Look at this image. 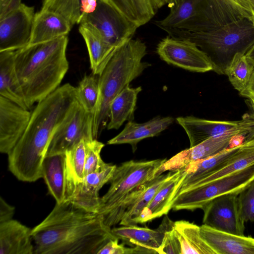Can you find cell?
<instances>
[{
  "label": "cell",
  "mask_w": 254,
  "mask_h": 254,
  "mask_svg": "<svg viewBox=\"0 0 254 254\" xmlns=\"http://www.w3.org/2000/svg\"><path fill=\"white\" fill-rule=\"evenodd\" d=\"M34 254H97L117 239L102 216L69 200L56 203L48 215L32 229Z\"/></svg>",
  "instance_id": "obj_1"
},
{
  "label": "cell",
  "mask_w": 254,
  "mask_h": 254,
  "mask_svg": "<svg viewBox=\"0 0 254 254\" xmlns=\"http://www.w3.org/2000/svg\"><path fill=\"white\" fill-rule=\"evenodd\" d=\"M77 100L76 88L66 83L38 103L24 133L7 154L8 169L18 180L34 182L43 178L51 140Z\"/></svg>",
  "instance_id": "obj_2"
},
{
  "label": "cell",
  "mask_w": 254,
  "mask_h": 254,
  "mask_svg": "<svg viewBox=\"0 0 254 254\" xmlns=\"http://www.w3.org/2000/svg\"><path fill=\"white\" fill-rule=\"evenodd\" d=\"M67 35L14 51L16 73L28 109L56 90L68 69Z\"/></svg>",
  "instance_id": "obj_3"
},
{
  "label": "cell",
  "mask_w": 254,
  "mask_h": 254,
  "mask_svg": "<svg viewBox=\"0 0 254 254\" xmlns=\"http://www.w3.org/2000/svg\"><path fill=\"white\" fill-rule=\"evenodd\" d=\"M146 53V46L143 42L131 39L118 49L98 75L99 96L93 114L94 139H97L107 125L112 100L150 65L142 61Z\"/></svg>",
  "instance_id": "obj_4"
},
{
  "label": "cell",
  "mask_w": 254,
  "mask_h": 254,
  "mask_svg": "<svg viewBox=\"0 0 254 254\" xmlns=\"http://www.w3.org/2000/svg\"><path fill=\"white\" fill-rule=\"evenodd\" d=\"M170 36L194 42L209 57L213 71L224 74L236 54H247L253 47L254 26L253 21L242 18L207 31L178 32Z\"/></svg>",
  "instance_id": "obj_5"
},
{
  "label": "cell",
  "mask_w": 254,
  "mask_h": 254,
  "mask_svg": "<svg viewBox=\"0 0 254 254\" xmlns=\"http://www.w3.org/2000/svg\"><path fill=\"white\" fill-rule=\"evenodd\" d=\"M166 161V159L143 161L130 160L116 166L109 182L110 187L100 198L97 212L102 216L104 223L140 186L157 177V171Z\"/></svg>",
  "instance_id": "obj_6"
},
{
  "label": "cell",
  "mask_w": 254,
  "mask_h": 254,
  "mask_svg": "<svg viewBox=\"0 0 254 254\" xmlns=\"http://www.w3.org/2000/svg\"><path fill=\"white\" fill-rule=\"evenodd\" d=\"M254 180V164L224 177L187 190L172 201L175 210L202 209L211 200L227 194H239Z\"/></svg>",
  "instance_id": "obj_7"
},
{
  "label": "cell",
  "mask_w": 254,
  "mask_h": 254,
  "mask_svg": "<svg viewBox=\"0 0 254 254\" xmlns=\"http://www.w3.org/2000/svg\"><path fill=\"white\" fill-rule=\"evenodd\" d=\"M80 23L95 28L110 45L117 48L132 39L139 28L125 14L115 0H98L95 10L84 14Z\"/></svg>",
  "instance_id": "obj_8"
},
{
  "label": "cell",
  "mask_w": 254,
  "mask_h": 254,
  "mask_svg": "<svg viewBox=\"0 0 254 254\" xmlns=\"http://www.w3.org/2000/svg\"><path fill=\"white\" fill-rule=\"evenodd\" d=\"M93 114L77 100L55 132L46 156L64 153L82 139L93 140Z\"/></svg>",
  "instance_id": "obj_9"
},
{
  "label": "cell",
  "mask_w": 254,
  "mask_h": 254,
  "mask_svg": "<svg viewBox=\"0 0 254 254\" xmlns=\"http://www.w3.org/2000/svg\"><path fill=\"white\" fill-rule=\"evenodd\" d=\"M156 52L168 64L197 72L213 70L207 55L193 41L168 36L158 43Z\"/></svg>",
  "instance_id": "obj_10"
},
{
  "label": "cell",
  "mask_w": 254,
  "mask_h": 254,
  "mask_svg": "<svg viewBox=\"0 0 254 254\" xmlns=\"http://www.w3.org/2000/svg\"><path fill=\"white\" fill-rule=\"evenodd\" d=\"M203 224L217 230L244 235L245 225L240 211L238 194L217 197L202 208Z\"/></svg>",
  "instance_id": "obj_11"
},
{
  "label": "cell",
  "mask_w": 254,
  "mask_h": 254,
  "mask_svg": "<svg viewBox=\"0 0 254 254\" xmlns=\"http://www.w3.org/2000/svg\"><path fill=\"white\" fill-rule=\"evenodd\" d=\"M35 13L33 6L21 3L0 19V52L15 51L29 44Z\"/></svg>",
  "instance_id": "obj_12"
},
{
  "label": "cell",
  "mask_w": 254,
  "mask_h": 254,
  "mask_svg": "<svg viewBox=\"0 0 254 254\" xmlns=\"http://www.w3.org/2000/svg\"><path fill=\"white\" fill-rule=\"evenodd\" d=\"M253 129L242 128L209 138L201 143L177 153L162 164L157 172L158 176L164 172L181 169L190 163L214 156L228 148L232 138L237 134L247 135Z\"/></svg>",
  "instance_id": "obj_13"
},
{
  "label": "cell",
  "mask_w": 254,
  "mask_h": 254,
  "mask_svg": "<svg viewBox=\"0 0 254 254\" xmlns=\"http://www.w3.org/2000/svg\"><path fill=\"white\" fill-rule=\"evenodd\" d=\"M178 123L186 131L193 147L205 140L242 128H254V115H247L237 121H213L194 116L179 117Z\"/></svg>",
  "instance_id": "obj_14"
},
{
  "label": "cell",
  "mask_w": 254,
  "mask_h": 254,
  "mask_svg": "<svg viewBox=\"0 0 254 254\" xmlns=\"http://www.w3.org/2000/svg\"><path fill=\"white\" fill-rule=\"evenodd\" d=\"M31 113L0 96V151L8 154L24 133Z\"/></svg>",
  "instance_id": "obj_15"
},
{
  "label": "cell",
  "mask_w": 254,
  "mask_h": 254,
  "mask_svg": "<svg viewBox=\"0 0 254 254\" xmlns=\"http://www.w3.org/2000/svg\"><path fill=\"white\" fill-rule=\"evenodd\" d=\"M173 222L166 215L156 229L136 225L124 226L111 229L113 235L124 244L134 245L146 250L149 254H157L166 233L173 228Z\"/></svg>",
  "instance_id": "obj_16"
},
{
  "label": "cell",
  "mask_w": 254,
  "mask_h": 254,
  "mask_svg": "<svg viewBox=\"0 0 254 254\" xmlns=\"http://www.w3.org/2000/svg\"><path fill=\"white\" fill-rule=\"evenodd\" d=\"M116 166L107 163L102 170L85 176L67 200L87 211L97 213L101 198L99 192L106 183L110 182Z\"/></svg>",
  "instance_id": "obj_17"
},
{
  "label": "cell",
  "mask_w": 254,
  "mask_h": 254,
  "mask_svg": "<svg viewBox=\"0 0 254 254\" xmlns=\"http://www.w3.org/2000/svg\"><path fill=\"white\" fill-rule=\"evenodd\" d=\"M242 18L226 0H199L198 15L190 28L194 32L207 31Z\"/></svg>",
  "instance_id": "obj_18"
},
{
  "label": "cell",
  "mask_w": 254,
  "mask_h": 254,
  "mask_svg": "<svg viewBox=\"0 0 254 254\" xmlns=\"http://www.w3.org/2000/svg\"><path fill=\"white\" fill-rule=\"evenodd\" d=\"M201 235L216 254H254V238L220 231L204 224Z\"/></svg>",
  "instance_id": "obj_19"
},
{
  "label": "cell",
  "mask_w": 254,
  "mask_h": 254,
  "mask_svg": "<svg viewBox=\"0 0 254 254\" xmlns=\"http://www.w3.org/2000/svg\"><path fill=\"white\" fill-rule=\"evenodd\" d=\"M32 229L14 219L0 223V254H34Z\"/></svg>",
  "instance_id": "obj_20"
},
{
  "label": "cell",
  "mask_w": 254,
  "mask_h": 254,
  "mask_svg": "<svg viewBox=\"0 0 254 254\" xmlns=\"http://www.w3.org/2000/svg\"><path fill=\"white\" fill-rule=\"evenodd\" d=\"M174 121L170 116L155 118L143 123L128 121L123 130L107 142L108 144H129L132 151L137 148V144L141 140L158 135Z\"/></svg>",
  "instance_id": "obj_21"
},
{
  "label": "cell",
  "mask_w": 254,
  "mask_h": 254,
  "mask_svg": "<svg viewBox=\"0 0 254 254\" xmlns=\"http://www.w3.org/2000/svg\"><path fill=\"white\" fill-rule=\"evenodd\" d=\"M241 145L228 147L214 156L191 162L184 167L185 175L176 189L173 200L179 194L189 189L197 181L220 168Z\"/></svg>",
  "instance_id": "obj_22"
},
{
  "label": "cell",
  "mask_w": 254,
  "mask_h": 254,
  "mask_svg": "<svg viewBox=\"0 0 254 254\" xmlns=\"http://www.w3.org/2000/svg\"><path fill=\"white\" fill-rule=\"evenodd\" d=\"M72 26L56 12L41 9L35 15L29 44L48 42L66 36Z\"/></svg>",
  "instance_id": "obj_23"
},
{
  "label": "cell",
  "mask_w": 254,
  "mask_h": 254,
  "mask_svg": "<svg viewBox=\"0 0 254 254\" xmlns=\"http://www.w3.org/2000/svg\"><path fill=\"white\" fill-rule=\"evenodd\" d=\"M79 24V32L86 45L92 73L99 75L120 48L110 45L92 26L86 23Z\"/></svg>",
  "instance_id": "obj_24"
},
{
  "label": "cell",
  "mask_w": 254,
  "mask_h": 254,
  "mask_svg": "<svg viewBox=\"0 0 254 254\" xmlns=\"http://www.w3.org/2000/svg\"><path fill=\"white\" fill-rule=\"evenodd\" d=\"M184 174V168L174 171L159 188L149 204L142 210L136 221V225L151 221L168 214L172 209V201L177 187Z\"/></svg>",
  "instance_id": "obj_25"
},
{
  "label": "cell",
  "mask_w": 254,
  "mask_h": 254,
  "mask_svg": "<svg viewBox=\"0 0 254 254\" xmlns=\"http://www.w3.org/2000/svg\"><path fill=\"white\" fill-rule=\"evenodd\" d=\"M43 178L49 193L56 203L67 199V181L65 154L46 156L42 165Z\"/></svg>",
  "instance_id": "obj_26"
},
{
  "label": "cell",
  "mask_w": 254,
  "mask_h": 254,
  "mask_svg": "<svg viewBox=\"0 0 254 254\" xmlns=\"http://www.w3.org/2000/svg\"><path fill=\"white\" fill-rule=\"evenodd\" d=\"M0 96L28 109L15 67L14 51L0 52Z\"/></svg>",
  "instance_id": "obj_27"
},
{
  "label": "cell",
  "mask_w": 254,
  "mask_h": 254,
  "mask_svg": "<svg viewBox=\"0 0 254 254\" xmlns=\"http://www.w3.org/2000/svg\"><path fill=\"white\" fill-rule=\"evenodd\" d=\"M253 164H254V140H245L220 168L197 181L187 190L235 173Z\"/></svg>",
  "instance_id": "obj_28"
},
{
  "label": "cell",
  "mask_w": 254,
  "mask_h": 254,
  "mask_svg": "<svg viewBox=\"0 0 254 254\" xmlns=\"http://www.w3.org/2000/svg\"><path fill=\"white\" fill-rule=\"evenodd\" d=\"M141 90V86L131 88L128 85L114 98L109 108L108 129H118L125 121L134 119L137 95Z\"/></svg>",
  "instance_id": "obj_29"
},
{
  "label": "cell",
  "mask_w": 254,
  "mask_h": 254,
  "mask_svg": "<svg viewBox=\"0 0 254 254\" xmlns=\"http://www.w3.org/2000/svg\"><path fill=\"white\" fill-rule=\"evenodd\" d=\"M174 229L181 246V254H216L206 242L200 226L185 220L174 222Z\"/></svg>",
  "instance_id": "obj_30"
},
{
  "label": "cell",
  "mask_w": 254,
  "mask_h": 254,
  "mask_svg": "<svg viewBox=\"0 0 254 254\" xmlns=\"http://www.w3.org/2000/svg\"><path fill=\"white\" fill-rule=\"evenodd\" d=\"M86 142L82 139L65 152L67 181L66 200L71 197L76 187L84 177Z\"/></svg>",
  "instance_id": "obj_31"
},
{
  "label": "cell",
  "mask_w": 254,
  "mask_h": 254,
  "mask_svg": "<svg viewBox=\"0 0 254 254\" xmlns=\"http://www.w3.org/2000/svg\"><path fill=\"white\" fill-rule=\"evenodd\" d=\"M254 71V58L243 53L236 54L226 67V74L233 86L240 92L248 85Z\"/></svg>",
  "instance_id": "obj_32"
},
{
  "label": "cell",
  "mask_w": 254,
  "mask_h": 254,
  "mask_svg": "<svg viewBox=\"0 0 254 254\" xmlns=\"http://www.w3.org/2000/svg\"><path fill=\"white\" fill-rule=\"evenodd\" d=\"M171 0H125L123 11L138 27L148 23Z\"/></svg>",
  "instance_id": "obj_33"
},
{
  "label": "cell",
  "mask_w": 254,
  "mask_h": 254,
  "mask_svg": "<svg viewBox=\"0 0 254 254\" xmlns=\"http://www.w3.org/2000/svg\"><path fill=\"white\" fill-rule=\"evenodd\" d=\"M199 0H185L179 5L170 8V12L164 18L155 24L168 34L184 23L195 17L198 13Z\"/></svg>",
  "instance_id": "obj_34"
},
{
  "label": "cell",
  "mask_w": 254,
  "mask_h": 254,
  "mask_svg": "<svg viewBox=\"0 0 254 254\" xmlns=\"http://www.w3.org/2000/svg\"><path fill=\"white\" fill-rule=\"evenodd\" d=\"M174 172L170 171L167 174H162L151 180L135 203L127 210L119 224L123 226L136 225V221L142 210L149 204L159 188Z\"/></svg>",
  "instance_id": "obj_35"
},
{
  "label": "cell",
  "mask_w": 254,
  "mask_h": 254,
  "mask_svg": "<svg viewBox=\"0 0 254 254\" xmlns=\"http://www.w3.org/2000/svg\"><path fill=\"white\" fill-rule=\"evenodd\" d=\"M94 74L84 76L76 88L79 103L89 112L94 114L99 99L98 77Z\"/></svg>",
  "instance_id": "obj_36"
},
{
  "label": "cell",
  "mask_w": 254,
  "mask_h": 254,
  "mask_svg": "<svg viewBox=\"0 0 254 254\" xmlns=\"http://www.w3.org/2000/svg\"><path fill=\"white\" fill-rule=\"evenodd\" d=\"M41 9L59 13L72 26L79 24L82 18L81 0H43Z\"/></svg>",
  "instance_id": "obj_37"
},
{
  "label": "cell",
  "mask_w": 254,
  "mask_h": 254,
  "mask_svg": "<svg viewBox=\"0 0 254 254\" xmlns=\"http://www.w3.org/2000/svg\"><path fill=\"white\" fill-rule=\"evenodd\" d=\"M104 144L96 139L86 141V152L84 176L103 169L107 164L101 158V152Z\"/></svg>",
  "instance_id": "obj_38"
},
{
  "label": "cell",
  "mask_w": 254,
  "mask_h": 254,
  "mask_svg": "<svg viewBox=\"0 0 254 254\" xmlns=\"http://www.w3.org/2000/svg\"><path fill=\"white\" fill-rule=\"evenodd\" d=\"M242 217L245 221H254V180L238 194Z\"/></svg>",
  "instance_id": "obj_39"
},
{
  "label": "cell",
  "mask_w": 254,
  "mask_h": 254,
  "mask_svg": "<svg viewBox=\"0 0 254 254\" xmlns=\"http://www.w3.org/2000/svg\"><path fill=\"white\" fill-rule=\"evenodd\" d=\"M157 254H181V244L174 227L166 233Z\"/></svg>",
  "instance_id": "obj_40"
},
{
  "label": "cell",
  "mask_w": 254,
  "mask_h": 254,
  "mask_svg": "<svg viewBox=\"0 0 254 254\" xmlns=\"http://www.w3.org/2000/svg\"><path fill=\"white\" fill-rule=\"evenodd\" d=\"M243 18L254 21V0H226Z\"/></svg>",
  "instance_id": "obj_41"
},
{
  "label": "cell",
  "mask_w": 254,
  "mask_h": 254,
  "mask_svg": "<svg viewBox=\"0 0 254 254\" xmlns=\"http://www.w3.org/2000/svg\"><path fill=\"white\" fill-rule=\"evenodd\" d=\"M118 241V239L110 240L100 249L97 254H133L132 248L125 247L124 243L119 245Z\"/></svg>",
  "instance_id": "obj_42"
},
{
  "label": "cell",
  "mask_w": 254,
  "mask_h": 254,
  "mask_svg": "<svg viewBox=\"0 0 254 254\" xmlns=\"http://www.w3.org/2000/svg\"><path fill=\"white\" fill-rule=\"evenodd\" d=\"M14 212V207L7 203L1 196L0 198V223L12 219Z\"/></svg>",
  "instance_id": "obj_43"
},
{
  "label": "cell",
  "mask_w": 254,
  "mask_h": 254,
  "mask_svg": "<svg viewBox=\"0 0 254 254\" xmlns=\"http://www.w3.org/2000/svg\"><path fill=\"white\" fill-rule=\"evenodd\" d=\"M21 0H2L0 1V19L17 8Z\"/></svg>",
  "instance_id": "obj_44"
},
{
  "label": "cell",
  "mask_w": 254,
  "mask_h": 254,
  "mask_svg": "<svg viewBox=\"0 0 254 254\" xmlns=\"http://www.w3.org/2000/svg\"><path fill=\"white\" fill-rule=\"evenodd\" d=\"M240 93L242 96L250 100L254 110V71L248 85Z\"/></svg>",
  "instance_id": "obj_45"
},
{
  "label": "cell",
  "mask_w": 254,
  "mask_h": 254,
  "mask_svg": "<svg viewBox=\"0 0 254 254\" xmlns=\"http://www.w3.org/2000/svg\"><path fill=\"white\" fill-rule=\"evenodd\" d=\"M97 1L98 0H81L82 17L84 14L92 13L95 10Z\"/></svg>",
  "instance_id": "obj_46"
},
{
  "label": "cell",
  "mask_w": 254,
  "mask_h": 254,
  "mask_svg": "<svg viewBox=\"0 0 254 254\" xmlns=\"http://www.w3.org/2000/svg\"><path fill=\"white\" fill-rule=\"evenodd\" d=\"M184 0H171V2L168 7L170 8L173 6H177Z\"/></svg>",
  "instance_id": "obj_47"
},
{
  "label": "cell",
  "mask_w": 254,
  "mask_h": 254,
  "mask_svg": "<svg viewBox=\"0 0 254 254\" xmlns=\"http://www.w3.org/2000/svg\"><path fill=\"white\" fill-rule=\"evenodd\" d=\"M245 140H254V128L246 136Z\"/></svg>",
  "instance_id": "obj_48"
},
{
  "label": "cell",
  "mask_w": 254,
  "mask_h": 254,
  "mask_svg": "<svg viewBox=\"0 0 254 254\" xmlns=\"http://www.w3.org/2000/svg\"><path fill=\"white\" fill-rule=\"evenodd\" d=\"M253 24L254 26V21H253ZM247 54L250 55L252 57L254 55V45L251 50L247 53Z\"/></svg>",
  "instance_id": "obj_49"
},
{
  "label": "cell",
  "mask_w": 254,
  "mask_h": 254,
  "mask_svg": "<svg viewBox=\"0 0 254 254\" xmlns=\"http://www.w3.org/2000/svg\"></svg>",
  "instance_id": "obj_50"
}]
</instances>
